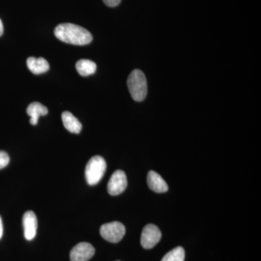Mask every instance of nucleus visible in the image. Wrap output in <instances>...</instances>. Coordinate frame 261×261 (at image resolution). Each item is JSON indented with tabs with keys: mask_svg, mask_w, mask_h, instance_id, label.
Returning <instances> with one entry per match:
<instances>
[{
	"mask_svg": "<svg viewBox=\"0 0 261 261\" xmlns=\"http://www.w3.org/2000/svg\"><path fill=\"white\" fill-rule=\"evenodd\" d=\"M75 68L81 75L88 76L95 73L97 70V65L90 60L82 59L77 62Z\"/></svg>",
	"mask_w": 261,
	"mask_h": 261,
	"instance_id": "nucleus-13",
	"label": "nucleus"
},
{
	"mask_svg": "<svg viewBox=\"0 0 261 261\" xmlns=\"http://www.w3.org/2000/svg\"><path fill=\"white\" fill-rule=\"evenodd\" d=\"M116 261H120V260H116Z\"/></svg>",
	"mask_w": 261,
	"mask_h": 261,
	"instance_id": "nucleus-19",
	"label": "nucleus"
},
{
	"mask_svg": "<svg viewBox=\"0 0 261 261\" xmlns=\"http://www.w3.org/2000/svg\"><path fill=\"white\" fill-rule=\"evenodd\" d=\"M128 185L126 173L121 170H118L113 173L108 184V192L111 195H120L124 192Z\"/></svg>",
	"mask_w": 261,
	"mask_h": 261,
	"instance_id": "nucleus-6",
	"label": "nucleus"
},
{
	"mask_svg": "<svg viewBox=\"0 0 261 261\" xmlns=\"http://www.w3.org/2000/svg\"><path fill=\"white\" fill-rule=\"evenodd\" d=\"M23 224L24 236L27 240H32L37 234V218L32 211H27L23 215Z\"/></svg>",
	"mask_w": 261,
	"mask_h": 261,
	"instance_id": "nucleus-8",
	"label": "nucleus"
},
{
	"mask_svg": "<svg viewBox=\"0 0 261 261\" xmlns=\"http://www.w3.org/2000/svg\"><path fill=\"white\" fill-rule=\"evenodd\" d=\"M107 164L102 156L92 157L87 163L85 168V177L91 186L97 185L102 179L106 171Z\"/></svg>",
	"mask_w": 261,
	"mask_h": 261,
	"instance_id": "nucleus-3",
	"label": "nucleus"
},
{
	"mask_svg": "<svg viewBox=\"0 0 261 261\" xmlns=\"http://www.w3.org/2000/svg\"><path fill=\"white\" fill-rule=\"evenodd\" d=\"M27 63L29 70L35 75L46 73L49 69V63L44 58L29 57Z\"/></svg>",
	"mask_w": 261,
	"mask_h": 261,
	"instance_id": "nucleus-10",
	"label": "nucleus"
},
{
	"mask_svg": "<svg viewBox=\"0 0 261 261\" xmlns=\"http://www.w3.org/2000/svg\"><path fill=\"white\" fill-rule=\"evenodd\" d=\"M27 113L31 117V124L35 126L38 123L39 117L47 114L48 109L41 103L34 102L29 105Z\"/></svg>",
	"mask_w": 261,
	"mask_h": 261,
	"instance_id": "nucleus-11",
	"label": "nucleus"
},
{
	"mask_svg": "<svg viewBox=\"0 0 261 261\" xmlns=\"http://www.w3.org/2000/svg\"><path fill=\"white\" fill-rule=\"evenodd\" d=\"M95 249L88 243H80L70 252V261H88L94 256Z\"/></svg>",
	"mask_w": 261,
	"mask_h": 261,
	"instance_id": "nucleus-7",
	"label": "nucleus"
},
{
	"mask_svg": "<svg viewBox=\"0 0 261 261\" xmlns=\"http://www.w3.org/2000/svg\"><path fill=\"white\" fill-rule=\"evenodd\" d=\"M10 162V157L5 151L0 150V169H3L8 166Z\"/></svg>",
	"mask_w": 261,
	"mask_h": 261,
	"instance_id": "nucleus-15",
	"label": "nucleus"
},
{
	"mask_svg": "<svg viewBox=\"0 0 261 261\" xmlns=\"http://www.w3.org/2000/svg\"><path fill=\"white\" fill-rule=\"evenodd\" d=\"M3 221H2L1 216H0V239L3 237Z\"/></svg>",
	"mask_w": 261,
	"mask_h": 261,
	"instance_id": "nucleus-17",
	"label": "nucleus"
},
{
	"mask_svg": "<svg viewBox=\"0 0 261 261\" xmlns=\"http://www.w3.org/2000/svg\"><path fill=\"white\" fill-rule=\"evenodd\" d=\"M130 96L137 102L145 99L147 93V80L145 73L139 69L134 70L127 80Z\"/></svg>",
	"mask_w": 261,
	"mask_h": 261,
	"instance_id": "nucleus-2",
	"label": "nucleus"
},
{
	"mask_svg": "<svg viewBox=\"0 0 261 261\" xmlns=\"http://www.w3.org/2000/svg\"><path fill=\"white\" fill-rule=\"evenodd\" d=\"M162 233L157 226L146 225L141 235V245L145 249H151L155 246L161 240Z\"/></svg>",
	"mask_w": 261,
	"mask_h": 261,
	"instance_id": "nucleus-5",
	"label": "nucleus"
},
{
	"mask_svg": "<svg viewBox=\"0 0 261 261\" xmlns=\"http://www.w3.org/2000/svg\"><path fill=\"white\" fill-rule=\"evenodd\" d=\"M103 2L107 6L113 8L118 6L121 3V0H103Z\"/></svg>",
	"mask_w": 261,
	"mask_h": 261,
	"instance_id": "nucleus-16",
	"label": "nucleus"
},
{
	"mask_svg": "<svg viewBox=\"0 0 261 261\" xmlns=\"http://www.w3.org/2000/svg\"><path fill=\"white\" fill-rule=\"evenodd\" d=\"M55 35L62 42L73 45H87L93 39L88 30L80 25L69 23L58 25L55 29Z\"/></svg>",
	"mask_w": 261,
	"mask_h": 261,
	"instance_id": "nucleus-1",
	"label": "nucleus"
},
{
	"mask_svg": "<svg viewBox=\"0 0 261 261\" xmlns=\"http://www.w3.org/2000/svg\"><path fill=\"white\" fill-rule=\"evenodd\" d=\"M185 258V251L182 247H177L164 255L161 261H184Z\"/></svg>",
	"mask_w": 261,
	"mask_h": 261,
	"instance_id": "nucleus-14",
	"label": "nucleus"
},
{
	"mask_svg": "<svg viewBox=\"0 0 261 261\" xmlns=\"http://www.w3.org/2000/svg\"><path fill=\"white\" fill-rule=\"evenodd\" d=\"M101 236L104 240L111 243H118L123 239L126 233L124 225L118 221L108 223L101 226Z\"/></svg>",
	"mask_w": 261,
	"mask_h": 261,
	"instance_id": "nucleus-4",
	"label": "nucleus"
},
{
	"mask_svg": "<svg viewBox=\"0 0 261 261\" xmlns=\"http://www.w3.org/2000/svg\"><path fill=\"white\" fill-rule=\"evenodd\" d=\"M3 32H4V28H3V22H2V20L0 19V37L3 35Z\"/></svg>",
	"mask_w": 261,
	"mask_h": 261,
	"instance_id": "nucleus-18",
	"label": "nucleus"
},
{
	"mask_svg": "<svg viewBox=\"0 0 261 261\" xmlns=\"http://www.w3.org/2000/svg\"><path fill=\"white\" fill-rule=\"evenodd\" d=\"M147 185L151 190L158 193H163L168 190L167 183L161 175L154 171H149L147 174Z\"/></svg>",
	"mask_w": 261,
	"mask_h": 261,
	"instance_id": "nucleus-9",
	"label": "nucleus"
},
{
	"mask_svg": "<svg viewBox=\"0 0 261 261\" xmlns=\"http://www.w3.org/2000/svg\"><path fill=\"white\" fill-rule=\"evenodd\" d=\"M62 121L65 128L71 133L80 134L82 129V123L68 111H65L62 113Z\"/></svg>",
	"mask_w": 261,
	"mask_h": 261,
	"instance_id": "nucleus-12",
	"label": "nucleus"
}]
</instances>
